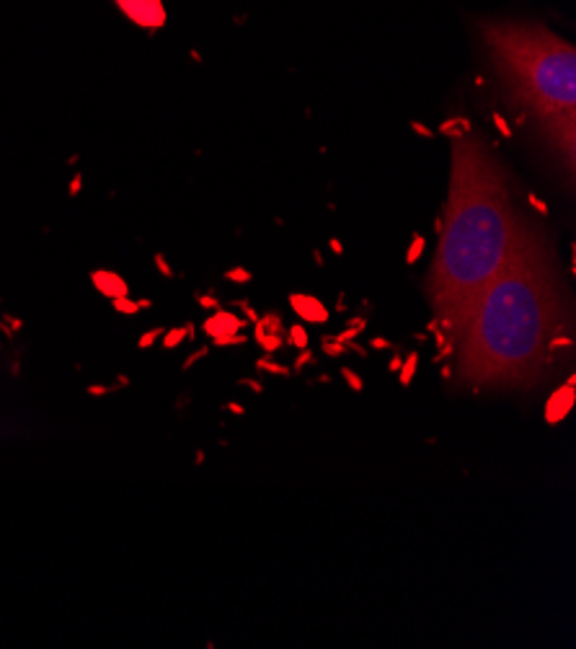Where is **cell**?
I'll return each instance as SVG.
<instances>
[{
	"label": "cell",
	"mask_w": 576,
	"mask_h": 649,
	"mask_svg": "<svg viewBox=\"0 0 576 649\" xmlns=\"http://www.w3.org/2000/svg\"><path fill=\"white\" fill-rule=\"evenodd\" d=\"M437 231L429 298L455 336L475 295L517 259L533 236L512 205L499 166L466 135L455 140L449 197Z\"/></svg>",
	"instance_id": "cell-1"
},
{
	"label": "cell",
	"mask_w": 576,
	"mask_h": 649,
	"mask_svg": "<svg viewBox=\"0 0 576 649\" xmlns=\"http://www.w3.org/2000/svg\"><path fill=\"white\" fill-rule=\"evenodd\" d=\"M561 300L535 233L517 259L483 287L460 324L463 373L470 380H522L548 355Z\"/></svg>",
	"instance_id": "cell-2"
},
{
	"label": "cell",
	"mask_w": 576,
	"mask_h": 649,
	"mask_svg": "<svg viewBox=\"0 0 576 649\" xmlns=\"http://www.w3.org/2000/svg\"><path fill=\"white\" fill-rule=\"evenodd\" d=\"M483 39L504 70L519 104L551 124L556 145L574 166L576 52L574 44L530 21H494L483 26Z\"/></svg>",
	"instance_id": "cell-3"
},
{
	"label": "cell",
	"mask_w": 576,
	"mask_h": 649,
	"mask_svg": "<svg viewBox=\"0 0 576 649\" xmlns=\"http://www.w3.org/2000/svg\"><path fill=\"white\" fill-rule=\"evenodd\" d=\"M574 385H576V378L571 376L566 383L561 385V388H556V391L548 396V401H545V406H542V417H545V422H548L551 427L561 425V422L571 414V409H574V404H576V388Z\"/></svg>",
	"instance_id": "cell-4"
},
{
	"label": "cell",
	"mask_w": 576,
	"mask_h": 649,
	"mask_svg": "<svg viewBox=\"0 0 576 649\" xmlns=\"http://www.w3.org/2000/svg\"><path fill=\"white\" fill-rule=\"evenodd\" d=\"M289 308H292V313H295L303 324H329V308L323 306L321 300L315 298V295H308V292H292L289 295Z\"/></svg>",
	"instance_id": "cell-5"
},
{
	"label": "cell",
	"mask_w": 576,
	"mask_h": 649,
	"mask_svg": "<svg viewBox=\"0 0 576 649\" xmlns=\"http://www.w3.org/2000/svg\"><path fill=\"white\" fill-rule=\"evenodd\" d=\"M117 3L119 8L129 18H135L140 26H161L163 16H166L161 0H117Z\"/></svg>",
	"instance_id": "cell-6"
},
{
	"label": "cell",
	"mask_w": 576,
	"mask_h": 649,
	"mask_svg": "<svg viewBox=\"0 0 576 649\" xmlns=\"http://www.w3.org/2000/svg\"><path fill=\"white\" fill-rule=\"evenodd\" d=\"M248 326V321L238 318L233 311H225V308H217L212 311V316H207V321L202 324V331L210 336V339H217V336H228V334L243 331Z\"/></svg>",
	"instance_id": "cell-7"
},
{
	"label": "cell",
	"mask_w": 576,
	"mask_h": 649,
	"mask_svg": "<svg viewBox=\"0 0 576 649\" xmlns=\"http://www.w3.org/2000/svg\"><path fill=\"white\" fill-rule=\"evenodd\" d=\"M91 282H94V287L99 292H101L103 298H127L129 295V285L122 277H119L117 272H109V269H96V272H91Z\"/></svg>",
	"instance_id": "cell-8"
},
{
	"label": "cell",
	"mask_w": 576,
	"mask_h": 649,
	"mask_svg": "<svg viewBox=\"0 0 576 649\" xmlns=\"http://www.w3.org/2000/svg\"><path fill=\"white\" fill-rule=\"evenodd\" d=\"M285 331H287V326L282 321V313H277V311H266L254 324V336H261V334H282L285 336Z\"/></svg>",
	"instance_id": "cell-9"
},
{
	"label": "cell",
	"mask_w": 576,
	"mask_h": 649,
	"mask_svg": "<svg viewBox=\"0 0 576 649\" xmlns=\"http://www.w3.org/2000/svg\"><path fill=\"white\" fill-rule=\"evenodd\" d=\"M196 336V326L194 324H187V326H178V329H166V334H163V350H176V347H181V344L192 342Z\"/></svg>",
	"instance_id": "cell-10"
},
{
	"label": "cell",
	"mask_w": 576,
	"mask_h": 649,
	"mask_svg": "<svg viewBox=\"0 0 576 649\" xmlns=\"http://www.w3.org/2000/svg\"><path fill=\"white\" fill-rule=\"evenodd\" d=\"M256 373H264V376H277V378H295L292 376V368L289 365H282V362H277V359L271 357H259L256 359Z\"/></svg>",
	"instance_id": "cell-11"
},
{
	"label": "cell",
	"mask_w": 576,
	"mask_h": 649,
	"mask_svg": "<svg viewBox=\"0 0 576 649\" xmlns=\"http://www.w3.org/2000/svg\"><path fill=\"white\" fill-rule=\"evenodd\" d=\"M285 344L292 347V350H308V344H310V334L305 331L303 321H300V324L287 326V331H285Z\"/></svg>",
	"instance_id": "cell-12"
},
{
	"label": "cell",
	"mask_w": 576,
	"mask_h": 649,
	"mask_svg": "<svg viewBox=\"0 0 576 649\" xmlns=\"http://www.w3.org/2000/svg\"><path fill=\"white\" fill-rule=\"evenodd\" d=\"M416 370H419V352H408L406 357H403L401 370L396 373V376H398V383L403 385V388H408V385L414 383Z\"/></svg>",
	"instance_id": "cell-13"
},
{
	"label": "cell",
	"mask_w": 576,
	"mask_h": 649,
	"mask_svg": "<svg viewBox=\"0 0 576 649\" xmlns=\"http://www.w3.org/2000/svg\"><path fill=\"white\" fill-rule=\"evenodd\" d=\"M254 342L259 344V350H261L266 357H274V355L285 347V336H282V334H261V336H254Z\"/></svg>",
	"instance_id": "cell-14"
},
{
	"label": "cell",
	"mask_w": 576,
	"mask_h": 649,
	"mask_svg": "<svg viewBox=\"0 0 576 649\" xmlns=\"http://www.w3.org/2000/svg\"><path fill=\"white\" fill-rule=\"evenodd\" d=\"M248 334L238 331V334H228V336H217V339H212V347H220V350H225V347H243V344H248Z\"/></svg>",
	"instance_id": "cell-15"
},
{
	"label": "cell",
	"mask_w": 576,
	"mask_h": 649,
	"mask_svg": "<svg viewBox=\"0 0 576 649\" xmlns=\"http://www.w3.org/2000/svg\"><path fill=\"white\" fill-rule=\"evenodd\" d=\"M321 350H323V355H329V357H344V355H349L347 347L333 339V334H326V336H323Z\"/></svg>",
	"instance_id": "cell-16"
},
{
	"label": "cell",
	"mask_w": 576,
	"mask_h": 649,
	"mask_svg": "<svg viewBox=\"0 0 576 649\" xmlns=\"http://www.w3.org/2000/svg\"><path fill=\"white\" fill-rule=\"evenodd\" d=\"M315 362H318V357H315L313 352L300 350V355H297L295 362H292V376H303V370H305V368H315Z\"/></svg>",
	"instance_id": "cell-17"
},
{
	"label": "cell",
	"mask_w": 576,
	"mask_h": 649,
	"mask_svg": "<svg viewBox=\"0 0 576 649\" xmlns=\"http://www.w3.org/2000/svg\"><path fill=\"white\" fill-rule=\"evenodd\" d=\"M111 308L117 313H122V316H137L140 313V306H137L135 300H129V295L127 298H114L111 300Z\"/></svg>",
	"instance_id": "cell-18"
},
{
	"label": "cell",
	"mask_w": 576,
	"mask_h": 649,
	"mask_svg": "<svg viewBox=\"0 0 576 649\" xmlns=\"http://www.w3.org/2000/svg\"><path fill=\"white\" fill-rule=\"evenodd\" d=\"M339 373H341V378L347 380V385H349V388H352L354 393H362V391H365V380H362V376H359L357 370H352V368H347V365H344V368H341Z\"/></svg>",
	"instance_id": "cell-19"
},
{
	"label": "cell",
	"mask_w": 576,
	"mask_h": 649,
	"mask_svg": "<svg viewBox=\"0 0 576 649\" xmlns=\"http://www.w3.org/2000/svg\"><path fill=\"white\" fill-rule=\"evenodd\" d=\"M163 334H166V329H163V326H158V329H150V331H145L143 336H140L137 347H140V350H150V347H153V344L161 339Z\"/></svg>",
	"instance_id": "cell-20"
},
{
	"label": "cell",
	"mask_w": 576,
	"mask_h": 649,
	"mask_svg": "<svg viewBox=\"0 0 576 649\" xmlns=\"http://www.w3.org/2000/svg\"><path fill=\"white\" fill-rule=\"evenodd\" d=\"M207 355H210V344H207V347H199V350H196L194 355H189V357L184 359V365H181V370H184V373H187V370H192V368L196 365V362H199V359H204Z\"/></svg>",
	"instance_id": "cell-21"
},
{
	"label": "cell",
	"mask_w": 576,
	"mask_h": 649,
	"mask_svg": "<svg viewBox=\"0 0 576 649\" xmlns=\"http://www.w3.org/2000/svg\"><path fill=\"white\" fill-rule=\"evenodd\" d=\"M225 280L228 282H236V285H246V282H251V272H246V269H230V272H225Z\"/></svg>",
	"instance_id": "cell-22"
},
{
	"label": "cell",
	"mask_w": 576,
	"mask_h": 649,
	"mask_svg": "<svg viewBox=\"0 0 576 649\" xmlns=\"http://www.w3.org/2000/svg\"><path fill=\"white\" fill-rule=\"evenodd\" d=\"M233 308H240V311L246 313V321H248V324H256V321H259V313H256V308L251 306L248 300H236V303H233Z\"/></svg>",
	"instance_id": "cell-23"
},
{
	"label": "cell",
	"mask_w": 576,
	"mask_h": 649,
	"mask_svg": "<svg viewBox=\"0 0 576 649\" xmlns=\"http://www.w3.org/2000/svg\"><path fill=\"white\" fill-rule=\"evenodd\" d=\"M370 350H396V342H390V339H385V336H377V334H373V339H370Z\"/></svg>",
	"instance_id": "cell-24"
},
{
	"label": "cell",
	"mask_w": 576,
	"mask_h": 649,
	"mask_svg": "<svg viewBox=\"0 0 576 649\" xmlns=\"http://www.w3.org/2000/svg\"><path fill=\"white\" fill-rule=\"evenodd\" d=\"M238 385H240V388H251V391L259 393V396L264 393V383L259 380V378H240V380H238Z\"/></svg>",
	"instance_id": "cell-25"
},
{
	"label": "cell",
	"mask_w": 576,
	"mask_h": 649,
	"mask_svg": "<svg viewBox=\"0 0 576 649\" xmlns=\"http://www.w3.org/2000/svg\"><path fill=\"white\" fill-rule=\"evenodd\" d=\"M196 303H199L204 311H217V308H220V300L215 298V295H196Z\"/></svg>",
	"instance_id": "cell-26"
},
{
	"label": "cell",
	"mask_w": 576,
	"mask_h": 649,
	"mask_svg": "<svg viewBox=\"0 0 576 649\" xmlns=\"http://www.w3.org/2000/svg\"><path fill=\"white\" fill-rule=\"evenodd\" d=\"M424 243H426V241H424L422 236H416V238H414V246H411V251H408V264H414L416 259L422 257V251H424Z\"/></svg>",
	"instance_id": "cell-27"
},
{
	"label": "cell",
	"mask_w": 576,
	"mask_h": 649,
	"mask_svg": "<svg viewBox=\"0 0 576 649\" xmlns=\"http://www.w3.org/2000/svg\"><path fill=\"white\" fill-rule=\"evenodd\" d=\"M357 336H359V331H357V329H352V326H347V329H344L341 334H333V339H336V342H341V344L352 342V339H357Z\"/></svg>",
	"instance_id": "cell-28"
},
{
	"label": "cell",
	"mask_w": 576,
	"mask_h": 649,
	"mask_svg": "<svg viewBox=\"0 0 576 649\" xmlns=\"http://www.w3.org/2000/svg\"><path fill=\"white\" fill-rule=\"evenodd\" d=\"M344 347H347V352H354L357 357L367 359L370 355H367V347H362V344H357V339H352V342H344Z\"/></svg>",
	"instance_id": "cell-29"
},
{
	"label": "cell",
	"mask_w": 576,
	"mask_h": 649,
	"mask_svg": "<svg viewBox=\"0 0 576 649\" xmlns=\"http://www.w3.org/2000/svg\"><path fill=\"white\" fill-rule=\"evenodd\" d=\"M401 365H403V357H401L398 347H396V350H393V357L388 359V373H398Z\"/></svg>",
	"instance_id": "cell-30"
},
{
	"label": "cell",
	"mask_w": 576,
	"mask_h": 649,
	"mask_svg": "<svg viewBox=\"0 0 576 649\" xmlns=\"http://www.w3.org/2000/svg\"><path fill=\"white\" fill-rule=\"evenodd\" d=\"M222 409L230 411V414H236V417H246V406H243V404H238V401L222 404Z\"/></svg>",
	"instance_id": "cell-31"
},
{
	"label": "cell",
	"mask_w": 576,
	"mask_h": 649,
	"mask_svg": "<svg viewBox=\"0 0 576 649\" xmlns=\"http://www.w3.org/2000/svg\"><path fill=\"white\" fill-rule=\"evenodd\" d=\"M155 264H158V269H161L163 277H173V269H171V264H166L163 254H155Z\"/></svg>",
	"instance_id": "cell-32"
},
{
	"label": "cell",
	"mask_w": 576,
	"mask_h": 649,
	"mask_svg": "<svg viewBox=\"0 0 576 649\" xmlns=\"http://www.w3.org/2000/svg\"><path fill=\"white\" fill-rule=\"evenodd\" d=\"M347 326H352V329H357V331L362 334L367 329V318L365 316H352L349 318V324Z\"/></svg>",
	"instance_id": "cell-33"
},
{
	"label": "cell",
	"mask_w": 576,
	"mask_h": 649,
	"mask_svg": "<svg viewBox=\"0 0 576 649\" xmlns=\"http://www.w3.org/2000/svg\"><path fill=\"white\" fill-rule=\"evenodd\" d=\"M114 388H109V385H88V396H106Z\"/></svg>",
	"instance_id": "cell-34"
},
{
	"label": "cell",
	"mask_w": 576,
	"mask_h": 649,
	"mask_svg": "<svg viewBox=\"0 0 576 649\" xmlns=\"http://www.w3.org/2000/svg\"><path fill=\"white\" fill-rule=\"evenodd\" d=\"M494 122H496V127H499V129H501V132H504V135H507V137H509V135H512V129H509V127H507V122H504V120H501V117H499V114H496V117H494Z\"/></svg>",
	"instance_id": "cell-35"
},
{
	"label": "cell",
	"mask_w": 576,
	"mask_h": 649,
	"mask_svg": "<svg viewBox=\"0 0 576 649\" xmlns=\"http://www.w3.org/2000/svg\"><path fill=\"white\" fill-rule=\"evenodd\" d=\"M80 181H83V176H80V173H78L75 179H73V184H70V194H73V197H75L78 192H80Z\"/></svg>",
	"instance_id": "cell-36"
},
{
	"label": "cell",
	"mask_w": 576,
	"mask_h": 649,
	"mask_svg": "<svg viewBox=\"0 0 576 649\" xmlns=\"http://www.w3.org/2000/svg\"><path fill=\"white\" fill-rule=\"evenodd\" d=\"M137 306H140V311H143V308H153V300L143 298V300H137Z\"/></svg>",
	"instance_id": "cell-37"
},
{
	"label": "cell",
	"mask_w": 576,
	"mask_h": 649,
	"mask_svg": "<svg viewBox=\"0 0 576 649\" xmlns=\"http://www.w3.org/2000/svg\"><path fill=\"white\" fill-rule=\"evenodd\" d=\"M414 129H416V132H422V135H426V137H432V132L424 127V124H414Z\"/></svg>",
	"instance_id": "cell-38"
},
{
	"label": "cell",
	"mask_w": 576,
	"mask_h": 649,
	"mask_svg": "<svg viewBox=\"0 0 576 649\" xmlns=\"http://www.w3.org/2000/svg\"><path fill=\"white\" fill-rule=\"evenodd\" d=\"M194 455H196V458H194V463H196V466H202V463H204V453H202V450H196Z\"/></svg>",
	"instance_id": "cell-39"
}]
</instances>
